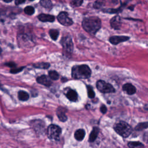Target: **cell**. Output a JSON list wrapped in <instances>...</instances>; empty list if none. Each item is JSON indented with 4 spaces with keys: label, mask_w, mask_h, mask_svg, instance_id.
Returning <instances> with one entry per match:
<instances>
[{
    "label": "cell",
    "mask_w": 148,
    "mask_h": 148,
    "mask_svg": "<svg viewBox=\"0 0 148 148\" xmlns=\"http://www.w3.org/2000/svg\"><path fill=\"white\" fill-rule=\"evenodd\" d=\"M130 39L127 36H112L109 38V42L113 45H117L120 43L127 41Z\"/></svg>",
    "instance_id": "obj_9"
},
{
    "label": "cell",
    "mask_w": 148,
    "mask_h": 148,
    "mask_svg": "<svg viewBox=\"0 0 148 148\" xmlns=\"http://www.w3.org/2000/svg\"><path fill=\"white\" fill-rule=\"evenodd\" d=\"M100 110H101V112L103 114H105V113L107 112V108H106V106L104 105H102V106H101V108H100Z\"/></svg>",
    "instance_id": "obj_31"
},
{
    "label": "cell",
    "mask_w": 148,
    "mask_h": 148,
    "mask_svg": "<svg viewBox=\"0 0 148 148\" xmlns=\"http://www.w3.org/2000/svg\"><path fill=\"white\" fill-rule=\"evenodd\" d=\"M66 111V110L62 107H59L57 109V115L59 120L62 122H65L67 120V116L65 114Z\"/></svg>",
    "instance_id": "obj_10"
},
{
    "label": "cell",
    "mask_w": 148,
    "mask_h": 148,
    "mask_svg": "<svg viewBox=\"0 0 148 148\" xmlns=\"http://www.w3.org/2000/svg\"><path fill=\"white\" fill-rule=\"evenodd\" d=\"M25 1V0H15V4L16 5H20L23 3H24Z\"/></svg>",
    "instance_id": "obj_32"
},
{
    "label": "cell",
    "mask_w": 148,
    "mask_h": 148,
    "mask_svg": "<svg viewBox=\"0 0 148 148\" xmlns=\"http://www.w3.org/2000/svg\"><path fill=\"white\" fill-rule=\"evenodd\" d=\"M128 146L130 148H138L143 146V145L140 142H130L128 143Z\"/></svg>",
    "instance_id": "obj_20"
},
{
    "label": "cell",
    "mask_w": 148,
    "mask_h": 148,
    "mask_svg": "<svg viewBox=\"0 0 148 148\" xmlns=\"http://www.w3.org/2000/svg\"><path fill=\"white\" fill-rule=\"evenodd\" d=\"M34 66L35 68H42V69H47L50 66V64L47 62H39L36 64H34Z\"/></svg>",
    "instance_id": "obj_23"
},
{
    "label": "cell",
    "mask_w": 148,
    "mask_h": 148,
    "mask_svg": "<svg viewBox=\"0 0 148 148\" xmlns=\"http://www.w3.org/2000/svg\"><path fill=\"white\" fill-rule=\"evenodd\" d=\"M18 98L20 101H25L29 98V95L27 92L20 90L18 92Z\"/></svg>",
    "instance_id": "obj_18"
},
{
    "label": "cell",
    "mask_w": 148,
    "mask_h": 148,
    "mask_svg": "<svg viewBox=\"0 0 148 148\" xmlns=\"http://www.w3.org/2000/svg\"><path fill=\"white\" fill-rule=\"evenodd\" d=\"M6 65L10 67H14L15 66V64L14 62H9V63L6 64Z\"/></svg>",
    "instance_id": "obj_33"
},
{
    "label": "cell",
    "mask_w": 148,
    "mask_h": 148,
    "mask_svg": "<svg viewBox=\"0 0 148 148\" xmlns=\"http://www.w3.org/2000/svg\"><path fill=\"white\" fill-rule=\"evenodd\" d=\"M98 133H99V129L97 127H94L90 134L89 139H88L89 142H93L97 138Z\"/></svg>",
    "instance_id": "obj_17"
},
{
    "label": "cell",
    "mask_w": 148,
    "mask_h": 148,
    "mask_svg": "<svg viewBox=\"0 0 148 148\" xmlns=\"http://www.w3.org/2000/svg\"><path fill=\"white\" fill-rule=\"evenodd\" d=\"M96 86L97 89L102 93H112L115 91V89L112 84L102 80H98Z\"/></svg>",
    "instance_id": "obj_6"
},
{
    "label": "cell",
    "mask_w": 148,
    "mask_h": 148,
    "mask_svg": "<svg viewBox=\"0 0 148 148\" xmlns=\"http://www.w3.org/2000/svg\"><path fill=\"white\" fill-rule=\"evenodd\" d=\"M32 127L36 131H42L44 129V123L43 121L40 120H35L32 122Z\"/></svg>",
    "instance_id": "obj_14"
},
{
    "label": "cell",
    "mask_w": 148,
    "mask_h": 148,
    "mask_svg": "<svg viewBox=\"0 0 148 148\" xmlns=\"http://www.w3.org/2000/svg\"><path fill=\"white\" fill-rule=\"evenodd\" d=\"M36 81L38 83L46 86H50L51 84V82L49 77L46 75H42L36 79Z\"/></svg>",
    "instance_id": "obj_11"
},
{
    "label": "cell",
    "mask_w": 148,
    "mask_h": 148,
    "mask_svg": "<svg viewBox=\"0 0 148 148\" xmlns=\"http://www.w3.org/2000/svg\"><path fill=\"white\" fill-rule=\"evenodd\" d=\"M87 94H88V97L90 98H94V97H95V92H94L92 87L90 86H87Z\"/></svg>",
    "instance_id": "obj_28"
},
{
    "label": "cell",
    "mask_w": 148,
    "mask_h": 148,
    "mask_svg": "<svg viewBox=\"0 0 148 148\" xmlns=\"http://www.w3.org/2000/svg\"><path fill=\"white\" fill-rule=\"evenodd\" d=\"M61 44L62 46L64 53L66 55H70L73 50V44L72 38L68 35L62 38L61 40Z\"/></svg>",
    "instance_id": "obj_4"
},
{
    "label": "cell",
    "mask_w": 148,
    "mask_h": 148,
    "mask_svg": "<svg viewBox=\"0 0 148 148\" xmlns=\"http://www.w3.org/2000/svg\"><path fill=\"white\" fill-rule=\"evenodd\" d=\"M105 4V0H97L94 2L93 8L96 9H101Z\"/></svg>",
    "instance_id": "obj_19"
},
{
    "label": "cell",
    "mask_w": 148,
    "mask_h": 148,
    "mask_svg": "<svg viewBox=\"0 0 148 148\" xmlns=\"http://www.w3.org/2000/svg\"><path fill=\"white\" fill-rule=\"evenodd\" d=\"M49 35L53 40H56L59 35V32L57 29H51L49 31Z\"/></svg>",
    "instance_id": "obj_21"
},
{
    "label": "cell",
    "mask_w": 148,
    "mask_h": 148,
    "mask_svg": "<svg viewBox=\"0 0 148 148\" xmlns=\"http://www.w3.org/2000/svg\"><path fill=\"white\" fill-rule=\"evenodd\" d=\"M85 136V131L83 129H79L75 132V138L78 141H81L83 139Z\"/></svg>",
    "instance_id": "obj_16"
},
{
    "label": "cell",
    "mask_w": 148,
    "mask_h": 148,
    "mask_svg": "<svg viewBox=\"0 0 148 148\" xmlns=\"http://www.w3.org/2000/svg\"><path fill=\"white\" fill-rule=\"evenodd\" d=\"M38 18L42 22H53L55 20L54 16L46 14H40L38 16Z\"/></svg>",
    "instance_id": "obj_13"
},
{
    "label": "cell",
    "mask_w": 148,
    "mask_h": 148,
    "mask_svg": "<svg viewBox=\"0 0 148 148\" xmlns=\"http://www.w3.org/2000/svg\"><path fill=\"white\" fill-rule=\"evenodd\" d=\"M40 4L45 8H51L52 7V2L51 0H40Z\"/></svg>",
    "instance_id": "obj_26"
},
{
    "label": "cell",
    "mask_w": 148,
    "mask_h": 148,
    "mask_svg": "<svg viewBox=\"0 0 148 148\" xmlns=\"http://www.w3.org/2000/svg\"><path fill=\"white\" fill-rule=\"evenodd\" d=\"M110 26L113 29L116 30L120 29L122 25L121 17L119 15H116L114 16L110 20Z\"/></svg>",
    "instance_id": "obj_8"
},
{
    "label": "cell",
    "mask_w": 148,
    "mask_h": 148,
    "mask_svg": "<svg viewBox=\"0 0 148 148\" xmlns=\"http://www.w3.org/2000/svg\"><path fill=\"white\" fill-rule=\"evenodd\" d=\"M66 96L69 101H72V102H75L77 99V94L73 90H69L67 92Z\"/></svg>",
    "instance_id": "obj_15"
},
{
    "label": "cell",
    "mask_w": 148,
    "mask_h": 148,
    "mask_svg": "<svg viewBox=\"0 0 148 148\" xmlns=\"http://www.w3.org/2000/svg\"><path fill=\"white\" fill-rule=\"evenodd\" d=\"M29 1H34V0H29Z\"/></svg>",
    "instance_id": "obj_36"
},
{
    "label": "cell",
    "mask_w": 148,
    "mask_h": 148,
    "mask_svg": "<svg viewBox=\"0 0 148 148\" xmlns=\"http://www.w3.org/2000/svg\"><path fill=\"white\" fill-rule=\"evenodd\" d=\"M49 77L53 80H56L59 78V74L56 71H49Z\"/></svg>",
    "instance_id": "obj_25"
},
{
    "label": "cell",
    "mask_w": 148,
    "mask_h": 148,
    "mask_svg": "<svg viewBox=\"0 0 148 148\" xmlns=\"http://www.w3.org/2000/svg\"><path fill=\"white\" fill-rule=\"evenodd\" d=\"M115 131L123 138H127L132 132L131 127L124 121H120L114 127Z\"/></svg>",
    "instance_id": "obj_3"
},
{
    "label": "cell",
    "mask_w": 148,
    "mask_h": 148,
    "mask_svg": "<svg viewBox=\"0 0 148 148\" xmlns=\"http://www.w3.org/2000/svg\"><path fill=\"white\" fill-rule=\"evenodd\" d=\"M24 12L28 15H32L34 14L35 10H34V8L31 6H27L25 9H24Z\"/></svg>",
    "instance_id": "obj_29"
},
{
    "label": "cell",
    "mask_w": 148,
    "mask_h": 148,
    "mask_svg": "<svg viewBox=\"0 0 148 148\" xmlns=\"http://www.w3.org/2000/svg\"><path fill=\"white\" fill-rule=\"evenodd\" d=\"M61 134V128L56 125L51 124L49 126L47 130V136L51 140H57L59 139Z\"/></svg>",
    "instance_id": "obj_5"
},
{
    "label": "cell",
    "mask_w": 148,
    "mask_h": 148,
    "mask_svg": "<svg viewBox=\"0 0 148 148\" xmlns=\"http://www.w3.org/2000/svg\"><path fill=\"white\" fill-rule=\"evenodd\" d=\"M3 1L5 2H10L12 1V0H3Z\"/></svg>",
    "instance_id": "obj_34"
},
{
    "label": "cell",
    "mask_w": 148,
    "mask_h": 148,
    "mask_svg": "<svg viewBox=\"0 0 148 148\" xmlns=\"http://www.w3.org/2000/svg\"><path fill=\"white\" fill-rule=\"evenodd\" d=\"M82 27L86 32L94 35L101 27V21L96 16L86 17L82 21Z\"/></svg>",
    "instance_id": "obj_1"
},
{
    "label": "cell",
    "mask_w": 148,
    "mask_h": 148,
    "mask_svg": "<svg viewBox=\"0 0 148 148\" xmlns=\"http://www.w3.org/2000/svg\"><path fill=\"white\" fill-rule=\"evenodd\" d=\"M122 6L119 8H117V9H104L102 11L103 12H105V13H118L119 12H120L123 9L121 8Z\"/></svg>",
    "instance_id": "obj_24"
},
{
    "label": "cell",
    "mask_w": 148,
    "mask_h": 148,
    "mask_svg": "<svg viewBox=\"0 0 148 148\" xmlns=\"http://www.w3.org/2000/svg\"><path fill=\"white\" fill-rule=\"evenodd\" d=\"M83 0H71V5L73 7H79L82 5Z\"/></svg>",
    "instance_id": "obj_27"
},
{
    "label": "cell",
    "mask_w": 148,
    "mask_h": 148,
    "mask_svg": "<svg viewBox=\"0 0 148 148\" xmlns=\"http://www.w3.org/2000/svg\"><path fill=\"white\" fill-rule=\"evenodd\" d=\"M58 22L64 26H70L73 24L72 20L68 16V14L65 12H60L57 16Z\"/></svg>",
    "instance_id": "obj_7"
},
{
    "label": "cell",
    "mask_w": 148,
    "mask_h": 148,
    "mask_svg": "<svg viewBox=\"0 0 148 148\" xmlns=\"http://www.w3.org/2000/svg\"><path fill=\"white\" fill-rule=\"evenodd\" d=\"M1 51H2V50H1V49L0 48V54H1Z\"/></svg>",
    "instance_id": "obj_35"
},
{
    "label": "cell",
    "mask_w": 148,
    "mask_h": 148,
    "mask_svg": "<svg viewBox=\"0 0 148 148\" xmlns=\"http://www.w3.org/2000/svg\"><path fill=\"white\" fill-rule=\"evenodd\" d=\"M148 128V122H143L139 123L135 127V130L137 131H141Z\"/></svg>",
    "instance_id": "obj_22"
},
{
    "label": "cell",
    "mask_w": 148,
    "mask_h": 148,
    "mask_svg": "<svg viewBox=\"0 0 148 148\" xmlns=\"http://www.w3.org/2000/svg\"><path fill=\"white\" fill-rule=\"evenodd\" d=\"M123 90L128 95H133L136 92V88L131 83H126L123 86Z\"/></svg>",
    "instance_id": "obj_12"
},
{
    "label": "cell",
    "mask_w": 148,
    "mask_h": 148,
    "mask_svg": "<svg viewBox=\"0 0 148 148\" xmlns=\"http://www.w3.org/2000/svg\"><path fill=\"white\" fill-rule=\"evenodd\" d=\"M24 68V67H21V68H13L12 69L10 70V73H16L18 72H20V71H21L23 70V69Z\"/></svg>",
    "instance_id": "obj_30"
},
{
    "label": "cell",
    "mask_w": 148,
    "mask_h": 148,
    "mask_svg": "<svg viewBox=\"0 0 148 148\" xmlns=\"http://www.w3.org/2000/svg\"><path fill=\"white\" fill-rule=\"evenodd\" d=\"M71 74L75 79H87L90 77L91 71L89 66L85 64L75 65L72 68Z\"/></svg>",
    "instance_id": "obj_2"
}]
</instances>
